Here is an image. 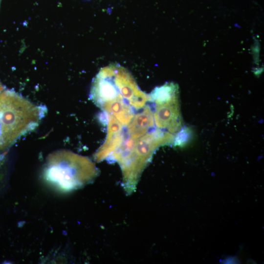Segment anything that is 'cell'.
Returning <instances> with one entry per match:
<instances>
[{"instance_id": "cell-4", "label": "cell", "mask_w": 264, "mask_h": 264, "mask_svg": "<svg viewBox=\"0 0 264 264\" xmlns=\"http://www.w3.org/2000/svg\"><path fill=\"white\" fill-rule=\"evenodd\" d=\"M88 158L63 151L49 157L44 170L46 179L64 191H69L91 182L98 175Z\"/></svg>"}, {"instance_id": "cell-5", "label": "cell", "mask_w": 264, "mask_h": 264, "mask_svg": "<svg viewBox=\"0 0 264 264\" xmlns=\"http://www.w3.org/2000/svg\"><path fill=\"white\" fill-rule=\"evenodd\" d=\"M150 101L154 104L153 114L157 128L167 130L169 133L176 132L180 126L176 93L162 98H150Z\"/></svg>"}, {"instance_id": "cell-3", "label": "cell", "mask_w": 264, "mask_h": 264, "mask_svg": "<svg viewBox=\"0 0 264 264\" xmlns=\"http://www.w3.org/2000/svg\"><path fill=\"white\" fill-rule=\"evenodd\" d=\"M45 107L36 105L14 91L0 94V154L21 136L33 131L45 114Z\"/></svg>"}, {"instance_id": "cell-6", "label": "cell", "mask_w": 264, "mask_h": 264, "mask_svg": "<svg viewBox=\"0 0 264 264\" xmlns=\"http://www.w3.org/2000/svg\"><path fill=\"white\" fill-rule=\"evenodd\" d=\"M4 90L3 89V88L1 84V83L0 82V94L1 93V92Z\"/></svg>"}, {"instance_id": "cell-7", "label": "cell", "mask_w": 264, "mask_h": 264, "mask_svg": "<svg viewBox=\"0 0 264 264\" xmlns=\"http://www.w3.org/2000/svg\"><path fill=\"white\" fill-rule=\"evenodd\" d=\"M1 0H0V1Z\"/></svg>"}, {"instance_id": "cell-1", "label": "cell", "mask_w": 264, "mask_h": 264, "mask_svg": "<svg viewBox=\"0 0 264 264\" xmlns=\"http://www.w3.org/2000/svg\"><path fill=\"white\" fill-rule=\"evenodd\" d=\"M90 97L102 110L122 105L138 110L150 100L149 94L140 90L131 74L116 64L100 69L92 82Z\"/></svg>"}, {"instance_id": "cell-2", "label": "cell", "mask_w": 264, "mask_h": 264, "mask_svg": "<svg viewBox=\"0 0 264 264\" xmlns=\"http://www.w3.org/2000/svg\"><path fill=\"white\" fill-rule=\"evenodd\" d=\"M172 134L157 128L137 138L124 136L108 161L116 162L122 173V186L128 195L135 192L140 176L155 149L170 143Z\"/></svg>"}]
</instances>
